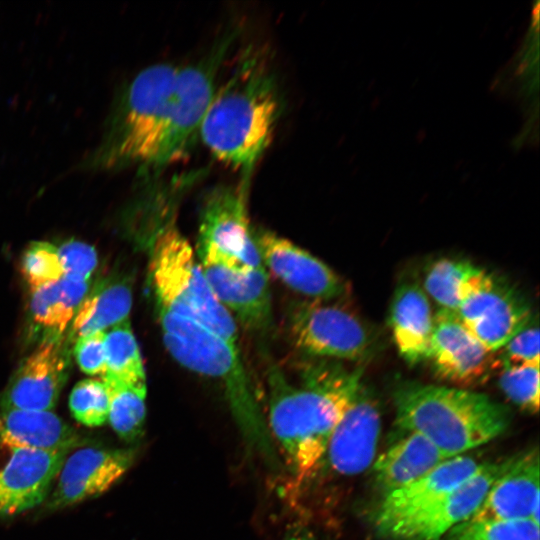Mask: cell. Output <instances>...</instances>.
<instances>
[{
    "mask_svg": "<svg viewBox=\"0 0 540 540\" xmlns=\"http://www.w3.org/2000/svg\"><path fill=\"white\" fill-rule=\"evenodd\" d=\"M248 185L243 179L239 185H218L206 193L198 244L211 245L249 267H262L248 217Z\"/></svg>",
    "mask_w": 540,
    "mask_h": 540,
    "instance_id": "cell-11",
    "label": "cell"
},
{
    "mask_svg": "<svg viewBox=\"0 0 540 540\" xmlns=\"http://www.w3.org/2000/svg\"><path fill=\"white\" fill-rule=\"evenodd\" d=\"M179 65L161 62L142 69L116 97L99 144L85 169L146 171L155 151Z\"/></svg>",
    "mask_w": 540,
    "mask_h": 540,
    "instance_id": "cell-6",
    "label": "cell"
},
{
    "mask_svg": "<svg viewBox=\"0 0 540 540\" xmlns=\"http://www.w3.org/2000/svg\"><path fill=\"white\" fill-rule=\"evenodd\" d=\"M30 290V312L34 323L53 336H62L88 291V282L63 277Z\"/></svg>",
    "mask_w": 540,
    "mask_h": 540,
    "instance_id": "cell-26",
    "label": "cell"
},
{
    "mask_svg": "<svg viewBox=\"0 0 540 540\" xmlns=\"http://www.w3.org/2000/svg\"><path fill=\"white\" fill-rule=\"evenodd\" d=\"M480 464L470 456L451 457L417 480L386 493L376 512V528L381 535L384 534L461 485L476 472Z\"/></svg>",
    "mask_w": 540,
    "mask_h": 540,
    "instance_id": "cell-20",
    "label": "cell"
},
{
    "mask_svg": "<svg viewBox=\"0 0 540 540\" xmlns=\"http://www.w3.org/2000/svg\"><path fill=\"white\" fill-rule=\"evenodd\" d=\"M282 113V96L267 56L248 48L217 86L200 140L220 162L249 177L270 146Z\"/></svg>",
    "mask_w": 540,
    "mask_h": 540,
    "instance_id": "cell-2",
    "label": "cell"
},
{
    "mask_svg": "<svg viewBox=\"0 0 540 540\" xmlns=\"http://www.w3.org/2000/svg\"><path fill=\"white\" fill-rule=\"evenodd\" d=\"M452 540H539L531 519L466 521L451 530Z\"/></svg>",
    "mask_w": 540,
    "mask_h": 540,
    "instance_id": "cell-29",
    "label": "cell"
},
{
    "mask_svg": "<svg viewBox=\"0 0 540 540\" xmlns=\"http://www.w3.org/2000/svg\"><path fill=\"white\" fill-rule=\"evenodd\" d=\"M486 348L500 350L532 318L530 305L515 288L494 275L455 312Z\"/></svg>",
    "mask_w": 540,
    "mask_h": 540,
    "instance_id": "cell-14",
    "label": "cell"
},
{
    "mask_svg": "<svg viewBox=\"0 0 540 540\" xmlns=\"http://www.w3.org/2000/svg\"><path fill=\"white\" fill-rule=\"evenodd\" d=\"M196 256L213 294L234 320L252 331L269 328L272 305L265 266L249 267L207 244H197Z\"/></svg>",
    "mask_w": 540,
    "mask_h": 540,
    "instance_id": "cell-9",
    "label": "cell"
},
{
    "mask_svg": "<svg viewBox=\"0 0 540 540\" xmlns=\"http://www.w3.org/2000/svg\"><path fill=\"white\" fill-rule=\"evenodd\" d=\"M21 270L30 289L64 277L58 248L46 241H34L28 245L22 256Z\"/></svg>",
    "mask_w": 540,
    "mask_h": 540,
    "instance_id": "cell-31",
    "label": "cell"
},
{
    "mask_svg": "<svg viewBox=\"0 0 540 540\" xmlns=\"http://www.w3.org/2000/svg\"><path fill=\"white\" fill-rule=\"evenodd\" d=\"M438 378L466 389L488 380L500 367L497 352L486 348L455 312L438 309L427 359Z\"/></svg>",
    "mask_w": 540,
    "mask_h": 540,
    "instance_id": "cell-10",
    "label": "cell"
},
{
    "mask_svg": "<svg viewBox=\"0 0 540 540\" xmlns=\"http://www.w3.org/2000/svg\"><path fill=\"white\" fill-rule=\"evenodd\" d=\"M105 383L147 384L138 342L129 319L105 331Z\"/></svg>",
    "mask_w": 540,
    "mask_h": 540,
    "instance_id": "cell-27",
    "label": "cell"
},
{
    "mask_svg": "<svg viewBox=\"0 0 540 540\" xmlns=\"http://www.w3.org/2000/svg\"><path fill=\"white\" fill-rule=\"evenodd\" d=\"M389 325L400 356L410 365L427 359L434 327L431 302L416 282L401 283L393 295Z\"/></svg>",
    "mask_w": 540,
    "mask_h": 540,
    "instance_id": "cell-21",
    "label": "cell"
},
{
    "mask_svg": "<svg viewBox=\"0 0 540 540\" xmlns=\"http://www.w3.org/2000/svg\"><path fill=\"white\" fill-rule=\"evenodd\" d=\"M393 398L398 428L421 434L448 458L498 437L511 419L506 406L458 387L405 382Z\"/></svg>",
    "mask_w": 540,
    "mask_h": 540,
    "instance_id": "cell-4",
    "label": "cell"
},
{
    "mask_svg": "<svg viewBox=\"0 0 540 540\" xmlns=\"http://www.w3.org/2000/svg\"><path fill=\"white\" fill-rule=\"evenodd\" d=\"M132 289L124 279L104 280L87 291L70 324L72 341L109 328L129 319Z\"/></svg>",
    "mask_w": 540,
    "mask_h": 540,
    "instance_id": "cell-24",
    "label": "cell"
},
{
    "mask_svg": "<svg viewBox=\"0 0 540 540\" xmlns=\"http://www.w3.org/2000/svg\"><path fill=\"white\" fill-rule=\"evenodd\" d=\"M234 32L215 41L196 62L179 66L163 129L146 173L161 172L188 157L196 142L217 88V78L231 48Z\"/></svg>",
    "mask_w": 540,
    "mask_h": 540,
    "instance_id": "cell-7",
    "label": "cell"
},
{
    "mask_svg": "<svg viewBox=\"0 0 540 540\" xmlns=\"http://www.w3.org/2000/svg\"><path fill=\"white\" fill-rule=\"evenodd\" d=\"M135 456L130 448L76 450L65 458L47 508L58 510L103 494L130 469Z\"/></svg>",
    "mask_w": 540,
    "mask_h": 540,
    "instance_id": "cell-17",
    "label": "cell"
},
{
    "mask_svg": "<svg viewBox=\"0 0 540 540\" xmlns=\"http://www.w3.org/2000/svg\"><path fill=\"white\" fill-rule=\"evenodd\" d=\"M182 198L178 190L165 187L150 193L137 205L151 231L149 278L156 304L192 318L237 344L233 316L213 294L196 252L177 226Z\"/></svg>",
    "mask_w": 540,
    "mask_h": 540,
    "instance_id": "cell-3",
    "label": "cell"
},
{
    "mask_svg": "<svg viewBox=\"0 0 540 540\" xmlns=\"http://www.w3.org/2000/svg\"><path fill=\"white\" fill-rule=\"evenodd\" d=\"M74 355L81 371L102 377L106 366L105 331L77 338L74 341Z\"/></svg>",
    "mask_w": 540,
    "mask_h": 540,
    "instance_id": "cell-35",
    "label": "cell"
},
{
    "mask_svg": "<svg viewBox=\"0 0 540 540\" xmlns=\"http://www.w3.org/2000/svg\"><path fill=\"white\" fill-rule=\"evenodd\" d=\"M493 274L457 258H440L428 266L423 290L438 309L456 312L462 302L489 282Z\"/></svg>",
    "mask_w": 540,
    "mask_h": 540,
    "instance_id": "cell-25",
    "label": "cell"
},
{
    "mask_svg": "<svg viewBox=\"0 0 540 540\" xmlns=\"http://www.w3.org/2000/svg\"><path fill=\"white\" fill-rule=\"evenodd\" d=\"M381 431L378 401L364 383L337 423L325 459L334 472L359 474L372 463Z\"/></svg>",
    "mask_w": 540,
    "mask_h": 540,
    "instance_id": "cell-18",
    "label": "cell"
},
{
    "mask_svg": "<svg viewBox=\"0 0 540 540\" xmlns=\"http://www.w3.org/2000/svg\"><path fill=\"white\" fill-rule=\"evenodd\" d=\"M507 461L481 463L461 485L394 525L382 536L391 540H439L471 518Z\"/></svg>",
    "mask_w": 540,
    "mask_h": 540,
    "instance_id": "cell-12",
    "label": "cell"
},
{
    "mask_svg": "<svg viewBox=\"0 0 540 540\" xmlns=\"http://www.w3.org/2000/svg\"><path fill=\"white\" fill-rule=\"evenodd\" d=\"M306 300L295 304L288 327L295 346L314 357L363 360L372 348V336L363 321L342 306Z\"/></svg>",
    "mask_w": 540,
    "mask_h": 540,
    "instance_id": "cell-8",
    "label": "cell"
},
{
    "mask_svg": "<svg viewBox=\"0 0 540 540\" xmlns=\"http://www.w3.org/2000/svg\"><path fill=\"white\" fill-rule=\"evenodd\" d=\"M69 408L73 417L87 427H98L108 421L109 396L99 378L79 381L71 390Z\"/></svg>",
    "mask_w": 540,
    "mask_h": 540,
    "instance_id": "cell-30",
    "label": "cell"
},
{
    "mask_svg": "<svg viewBox=\"0 0 540 540\" xmlns=\"http://www.w3.org/2000/svg\"><path fill=\"white\" fill-rule=\"evenodd\" d=\"M67 454L0 443V517L42 503Z\"/></svg>",
    "mask_w": 540,
    "mask_h": 540,
    "instance_id": "cell-15",
    "label": "cell"
},
{
    "mask_svg": "<svg viewBox=\"0 0 540 540\" xmlns=\"http://www.w3.org/2000/svg\"><path fill=\"white\" fill-rule=\"evenodd\" d=\"M61 337H49L21 363L0 399V408L52 411L70 368L68 344Z\"/></svg>",
    "mask_w": 540,
    "mask_h": 540,
    "instance_id": "cell-16",
    "label": "cell"
},
{
    "mask_svg": "<svg viewBox=\"0 0 540 540\" xmlns=\"http://www.w3.org/2000/svg\"><path fill=\"white\" fill-rule=\"evenodd\" d=\"M57 248L64 277L88 282L98 264L94 247L79 240H68Z\"/></svg>",
    "mask_w": 540,
    "mask_h": 540,
    "instance_id": "cell-34",
    "label": "cell"
},
{
    "mask_svg": "<svg viewBox=\"0 0 540 540\" xmlns=\"http://www.w3.org/2000/svg\"><path fill=\"white\" fill-rule=\"evenodd\" d=\"M105 383V382H104ZM109 396L108 421L114 432L126 442L144 434L146 384L105 383Z\"/></svg>",
    "mask_w": 540,
    "mask_h": 540,
    "instance_id": "cell-28",
    "label": "cell"
},
{
    "mask_svg": "<svg viewBox=\"0 0 540 540\" xmlns=\"http://www.w3.org/2000/svg\"><path fill=\"white\" fill-rule=\"evenodd\" d=\"M253 237L265 268L293 291L326 302L347 295V284L311 253L267 229L253 230Z\"/></svg>",
    "mask_w": 540,
    "mask_h": 540,
    "instance_id": "cell-13",
    "label": "cell"
},
{
    "mask_svg": "<svg viewBox=\"0 0 540 540\" xmlns=\"http://www.w3.org/2000/svg\"><path fill=\"white\" fill-rule=\"evenodd\" d=\"M363 369L339 364L308 367L301 386L291 385L277 366H270L269 430L298 481L311 478L323 464L330 437L355 397Z\"/></svg>",
    "mask_w": 540,
    "mask_h": 540,
    "instance_id": "cell-1",
    "label": "cell"
},
{
    "mask_svg": "<svg viewBox=\"0 0 540 540\" xmlns=\"http://www.w3.org/2000/svg\"><path fill=\"white\" fill-rule=\"evenodd\" d=\"M539 365L501 367L499 386L518 407L536 413L539 408Z\"/></svg>",
    "mask_w": 540,
    "mask_h": 540,
    "instance_id": "cell-32",
    "label": "cell"
},
{
    "mask_svg": "<svg viewBox=\"0 0 540 540\" xmlns=\"http://www.w3.org/2000/svg\"><path fill=\"white\" fill-rule=\"evenodd\" d=\"M167 351L182 366L220 381L246 442L274 460L268 428L257 404L237 344L200 322L157 306Z\"/></svg>",
    "mask_w": 540,
    "mask_h": 540,
    "instance_id": "cell-5",
    "label": "cell"
},
{
    "mask_svg": "<svg viewBox=\"0 0 540 540\" xmlns=\"http://www.w3.org/2000/svg\"><path fill=\"white\" fill-rule=\"evenodd\" d=\"M0 443L69 452L89 441L52 411L0 408Z\"/></svg>",
    "mask_w": 540,
    "mask_h": 540,
    "instance_id": "cell-22",
    "label": "cell"
},
{
    "mask_svg": "<svg viewBox=\"0 0 540 540\" xmlns=\"http://www.w3.org/2000/svg\"><path fill=\"white\" fill-rule=\"evenodd\" d=\"M531 519L539 524V456L533 449L509 458L467 521Z\"/></svg>",
    "mask_w": 540,
    "mask_h": 540,
    "instance_id": "cell-19",
    "label": "cell"
},
{
    "mask_svg": "<svg viewBox=\"0 0 540 540\" xmlns=\"http://www.w3.org/2000/svg\"><path fill=\"white\" fill-rule=\"evenodd\" d=\"M400 431L401 436L374 463L376 481L385 494L417 480L449 459L421 434Z\"/></svg>",
    "mask_w": 540,
    "mask_h": 540,
    "instance_id": "cell-23",
    "label": "cell"
},
{
    "mask_svg": "<svg viewBox=\"0 0 540 540\" xmlns=\"http://www.w3.org/2000/svg\"><path fill=\"white\" fill-rule=\"evenodd\" d=\"M497 358L501 367L539 365V328L537 319L530 321L500 350Z\"/></svg>",
    "mask_w": 540,
    "mask_h": 540,
    "instance_id": "cell-33",
    "label": "cell"
}]
</instances>
